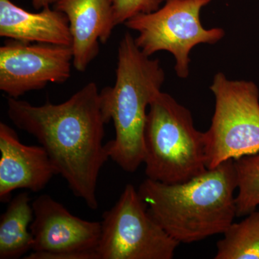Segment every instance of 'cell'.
Listing matches in <instances>:
<instances>
[{"label":"cell","mask_w":259,"mask_h":259,"mask_svg":"<svg viewBox=\"0 0 259 259\" xmlns=\"http://www.w3.org/2000/svg\"><path fill=\"white\" fill-rule=\"evenodd\" d=\"M7 114L17 128L45 148L73 194L96 210L99 175L110 159L103 144L106 122L97 83H87L59 104L48 101L37 106L8 97Z\"/></svg>","instance_id":"cell-1"},{"label":"cell","mask_w":259,"mask_h":259,"mask_svg":"<svg viewBox=\"0 0 259 259\" xmlns=\"http://www.w3.org/2000/svg\"><path fill=\"white\" fill-rule=\"evenodd\" d=\"M233 160L183 183L146 179L139 194L151 217L180 243H192L223 234L236 216Z\"/></svg>","instance_id":"cell-2"},{"label":"cell","mask_w":259,"mask_h":259,"mask_svg":"<svg viewBox=\"0 0 259 259\" xmlns=\"http://www.w3.org/2000/svg\"><path fill=\"white\" fill-rule=\"evenodd\" d=\"M165 72L158 59H151L125 32L117 48L113 86L100 90L106 124L113 122L115 137L105 144L109 157L124 171L133 173L144 163L148 107L161 92Z\"/></svg>","instance_id":"cell-3"},{"label":"cell","mask_w":259,"mask_h":259,"mask_svg":"<svg viewBox=\"0 0 259 259\" xmlns=\"http://www.w3.org/2000/svg\"><path fill=\"white\" fill-rule=\"evenodd\" d=\"M145 173L161 183H183L207 171L205 134L191 112L160 93L150 104L144 134Z\"/></svg>","instance_id":"cell-4"},{"label":"cell","mask_w":259,"mask_h":259,"mask_svg":"<svg viewBox=\"0 0 259 259\" xmlns=\"http://www.w3.org/2000/svg\"><path fill=\"white\" fill-rule=\"evenodd\" d=\"M214 115L204 132L207 169L259 151V90L253 81L218 73L210 88Z\"/></svg>","instance_id":"cell-5"},{"label":"cell","mask_w":259,"mask_h":259,"mask_svg":"<svg viewBox=\"0 0 259 259\" xmlns=\"http://www.w3.org/2000/svg\"><path fill=\"white\" fill-rule=\"evenodd\" d=\"M212 0H165L152 13L136 15L124 25L138 32L136 45L146 55L168 51L175 59L178 77L190 76L191 51L199 44H215L225 36L221 28H204L201 10Z\"/></svg>","instance_id":"cell-6"},{"label":"cell","mask_w":259,"mask_h":259,"mask_svg":"<svg viewBox=\"0 0 259 259\" xmlns=\"http://www.w3.org/2000/svg\"><path fill=\"white\" fill-rule=\"evenodd\" d=\"M101 226L99 259H171L180 244L151 217L131 184L103 213Z\"/></svg>","instance_id":"cell-7"},{"label":"cell","mask_w":259,"mask_h":259,"mask_svg":"<svg viewBox=\"0 0 259 259\" xmlns=\"http://www.w3.org/2000/svg\"><path fill=\"white\" fill-rule=\"evenodd\" d=\"M32 207L33 243L32 253L25 258L99 259L101 222L76 217L48 194L34 199Z\"/></svg>","instance_id":"cell-8"},{"label":"cell","mask_w":259,"mask_h":259,"mask_svg":"<svg viewBox=\"0 0 259 259\" xmlns=\"http://www.w3.org/2000/svg\"><path fill=\"white\" fill-rule=\"evenodd\" d=\"M72 66L71 47L8 39L0 47V90L18 99L49 83L66 82Z\"/></svg>","instance_id":"cell-9"},{"label":"cell","mask_w":259,"mask_h":259,"mask_svg":"<svg viewBox=\"0 0 259 259\" xmlns=\"http://www.w3.org/2000/svg\"><path fill=\"white\" fill-rule=\"evenodd\" d=\"M0 201L3 203L9 202L13 191L19 189L40 192L57 175L45 148L23 144L16 131L5 122H0Z\"/></svg>","instance_id":"cell-10"},{"label":"cell","mask_w":259,"mask_h":259,"mask_svg":"<svg viewBox=\"0 0 259 259\" xmlns=\"http://www.w3.org/2000/svg\"><path fill=\"white\" fill-rule=\"evenodd\" d=\"M69 20L73 66L84 72L98 56L100 44H105L116 25L110 0H58L53 5Z\"/></svg>","instance_id":"cell-11"},{"label":"cell","mask_w":259,"mask_h":259,"mask_svg":"<svg viewBox=\"0 0 259 259\" xmlns=\"http://www.w3.org/2000/svg\"><path fill=\"white\" fill-rule=\"evenodd\" d=\"M0 36L30 44L71 47L69 20L62 12L42 8L32 13L11 0H0Z\"/></svg>","instance_id":"cell-12"},{"label":"cell","mask_w":259,"mask_h":259,"mask_svg":"<svg viewBox=\"0 0 259 259\" xmlns=\"http://www.w3.org/2000/svg\"><path fill=\"white\" fill-rule=\"evenodd\" d=\"M28 192H22L9 202L0 218V259H17L32 249L30 226L34 218Z\"/></svg>","instance_id":"cell-13"},{"label":"cell","mask_w":259,"mask_h":259,"mask_svg":"<svg viewBox=\"0 0 259 259\" xmlns=\"http://www.w3.org/2000/svg\"><path fill=\"white\" fill-rule=\"evenodd\" d=\"M218 242L215 259H259V209L232 223Z\"/></svg>","instance_id":"cell-14"},{"label":"cell","mask_w":259,"mask_h":259,"mask_svg":"<svg viewBox=\"0 0 259 259\" xmlns=\"http://www.w3.org/2000/svg\"><path fill=\"white\" fill-rule=\"evenodd\" d=\"M238 194L236 216H246L259 206V151L233 160Z\"/></svg>","instance_id":"cell-15"},{"label":"cell","mask_w":259,"mask_h":259,"mask_svg":"<svg viewBox=\"0 0 259 259\" xmlns=\"http://www.w3.org/2000/svg\"><path fill=\"white\" fill-rule=\"evenodd\" d=\"M115 15L116 25L125 24L136 15L152 13L165 0H110Z\"/></svg>","instance_id":"cell-16"},{"label":"cell","mask_w":259,"mask_h":259,"mask_svg":"<svg viewBox=\"0 0 259 259\" xmlns=\"http://www.w3.org/2000/svg\"><path fill=\"white\" fill-rule=\"evenodd\" d=\"M57 1L58 0H31V4L35 10H42V8L54 5Z\"/></svg>","instance_id":"cell-17"}]
</instances>
